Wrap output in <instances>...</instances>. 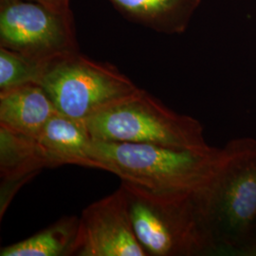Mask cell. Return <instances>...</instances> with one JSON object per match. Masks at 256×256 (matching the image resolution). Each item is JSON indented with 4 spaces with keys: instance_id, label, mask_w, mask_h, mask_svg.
<instances>
[{
    "instance_id": "obj_1",
    "label": "cell",
    "mask_w": 256,
    "mask_h": 256,
    "mask_svg": "<svg viewBox=\"0 0 256 256\" xmlns=\"http://www.w3.org/2000/svg\"><path fill=\"white\" fill-rule=\"evenodd\" d=\"M226 156L227 146L184 150L96 140L93 142V156L100 170L151 190L194 196L206 190Z\"/></svg>"
},
{
    "instance_id": "obj_2",
    "label": "cell",
    "mask_w": 256,
    "mask_h": 256,
    "mask_svg": "<svg viewBox=\"0 0 256 256\" xmlns=\"http://www.w3.org/2000/svg\"><path fill=\"white\" fill-rule=\"evenodd\" d=\"M132 226L147 256H198L216 250L198 196L160 192L122 180Z\"/></svg>"
},
{
    "instance_id": "obj_3",
    "label": "cell",
    "mask_w": 256,
    "mask_h": 256,
    "mask_svg": "<svg viewBox=\"0 0 256 256\" xmlns=\"http://www.w3.org/2000/svg\"><path fill=\"white\" fill-rule=\"evenodd\" d=\"M96 140L153 144L184 150H208L198 120L167 108L138 88L84 120Z\"/></svg>"
},
{
    "instance_id": "obj_4",
    "label": "cell",
    "mask_w": 256,
    "mask_h": 256,
    "mask_svg": "<svg viewBox=\"0 0 256 256\" xmlns=\"http://www.w3.org/2000/svg\"><path fill=\"white\" fill-rule=\"evenodd\" d=\"M226 146V158L198 202L216 250L232 252L256 228V140Z\"/></svg>"
},
{
    "instance_id": "obj_5",
    "label": "cell",
    "mask_w": 256,
    "mask_h": 256,
    "mask_svg": "<svg viewBox=\"0 0 256 256\" xmlns=\"http://www.w3.org/2000/svg\"><path fill=\"white\" fill-rule=\"evenodd\" d=\"M39 84L58 112L82 122L140 88L116 66L80 52L48 60Z\"/></svg>"
},
{
    "instance_id": "obj_6",
    "label": "cell",
    "mask_w": 256,
    "mask_h": 256,
    "mask_svg": "<svg viewBox=\"0 0 256 256\" xmlns=\"http://www.w3.org/2000/svg\"><path fill=\"white\" fill-rule=\"evenodd\" d=\"M0 46L43 62L79 52L72 12L32 0H0Z\"/></svg>"
},
{
    "instance_id": "obj_7",
    "label": "cell",
    "mask_w": 256,
    "mask_h": 256,
    "mask_svg": "<svg viewBox=\"0 0 256 256\" xmlns=\"http://www.w3.org/2000/svg\"><path fill=\"white\" fill-rule=\"evenodd\" d=\"M72 256H147L135 234L120 185L82 210Z\"/></svg>"
},
{
    "instance_id": "obj_8",
    "label": "cell",
    "mask_w": 256,
    "mask_h": 256,
    "mask_svg": "<svg viewBox=\"0 0 256 256\" xmlns=\"http://www.w3.org/2000/svg\"><path fill=\"white\" fill-rule=\"evenodd\" d=\"M36 138L50 168L72 164L100 169L93 156L94 138L82 120L56 112Z\"/></svg>"
},
{
    "instance_id": "obj_9",
    "label": "cell",
    "mask_w": 256,
    "mask_h": 256,
    "mask_svg": "<svg viewBox=\"0 0 256 256\" xmlns=\"http://www.w3.org/2000/svg\"><path fill=\"white\" fill-rule=\"evenodd\" d=\"M44 168L50 164L36 138L0 128L1 218L19 188Z\"/></svg>"
},
{
    "instance_id": "obj_10",
    "label": "cell",
    "mask_w": 256,
    "mask_h": 256,
    "mask_svg": "<svg viewBox=\"0 0 256 256\" xmlns=\"http://www.w3.org/2000/svg\"><path fill=\"white\" fill-rule=\"evenodd\" d=\"M58 110L45 90L30 84L0 92V128L36 138Z\"/></svg>"
},
{
    "instance_id": "obj_11",
    "label": "cell",
    "mask_w": 256,
    "mask_h": 256,
    "mask_svg": "<svg viewBox=\"0 0 256 256\" xmlns=\"http://www.w3.org/2000/svg\"><path fill=\"white\" fill-rule=\"evenodd\" d=\"M124 18L164 34L183 32L202 0H108Z\"/></svg>"
},
{
    "instance_id": "obj_12",
    "label": "cell",
    "mask_w": 256,
    "mask_h": 256,
    "mask_svg": "<svg viewBox=\"0 0 256 256\" xmlns=\"http://www.w3.org/2000/svg\"><path fill=\"white\" fill-rule=\"evenodd\" d=\"M79 218L63 216L36 234L0 250V256H72Z\"/></svg>"
},
{
    "instance_id": "obj_13",
    "label": "cell",
    "mask_w": 256,
    "mask_h": 256,
    "mask_svg": "<svg viewBox=\"0 0 256 256\" xmlns=\"http://www.w3.org/2000/svg\"><path fill=\"white\" fill-rule=\"evenodd\" d=\"M46 62L0 46V92L38 84Z\"/></svg>"
},
{
    "instance_id": "obj_14",
    "label": "cell",
    "mask_w": 256,
    "mask_h": 256,
    "mask_svg": "<svg viewBox=\"0 0 256 256\" xmlns=\"http://www.w3.org/2000/svg\"><path fill=\"white\" fill-rule=\"evenodd\" d=\"M39 3H42L48 7L62 10H70V0H32Z\"/></svg>"
},
{
    "instance_id": "obj_15",
    "label": "cell",
    "mask_w": 256,
    "mask_h": 256,
    "mask_svg": "<svg viewBox=\"0 0 256 256\" xmlns=\"http://www.w3.org/2000/svg\"><path fill=\"white\" fill-rule=\"evenodd\" d=\"M234 252H238L239 256H256V242L250 246H245L242 248H238Z\"/></svg>"
}]
</instances>
